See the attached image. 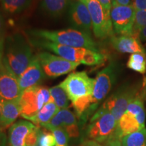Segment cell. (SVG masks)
Listing matches in <instances>:
<instances>
[{
    "mask_svg": "<svg viewBox=\"0 0 146 146\" xmlns=\"http://www.w3.org/2000/svg\"><path fill=\"white\" fill-rule=\"evenodd\" d=\"M34 56L31 45L21 35L14 34L5 40L3 58L18 77L28 68Z\"/></svg>",
    "mask_w": 146,
    "mask_h": 146,
    "instance_id": "1",
    "label": "cell"
},
{
    "mask_svg": "<svg viewBox=\"0 0 146 146\" xmlns=\"http://www.w3.org/2000/svg\"><path fill=\"white\" fill-rule=\"evenodd\" d=\"M29 33L36 39L46 40L67 46L82 47L98 52L96 43L92 39L91 35L74 29L60 31L32 29L29 31Z\"/></svg>",
    "mask_w": 146,
    "mask_h": 146,
    "instance_id": "2",
    "label": "cell"
},
{
    "mask_svg": "<svg viewBox=\"0 0 146 146\" xmlns=\"http://www.w3.org/2000/svg\"><path fill=\"white\" fill-rule=\"evenodd\" d=\"M117 125L114 116L100 108L91 118L87 128V135L91 140L105 143L114 135Z\"/></svg>",
    "mask_w": 146,
    "mask_h": 146,
    "instance_id": "3",
    "label": "cell"
},
{
    "mask_svg": "<svg viewBox=\"0 0 146 146\" xmlns=\"http://www.w3.org/2000/svg\"><path fill=\"white\" fill-rule=\"evenodd\" d=\"M52 99L50 89L46 87H31L24 91L20 99L21 116L29 120L34 116L46 104Z\"/></svg>",
    "mask_w": 146,
    "mask_h": 146,
    "instance_id": "4",
    "label": "cell"
},
{
    "mask_svg": "<svg viewBox=\"0 0 146 146\" xmlns=\"http://www.w3.org/2000/svg\"><path fill=\"white\" fill-rule=\"evenodd\" d=\"M87 5L92 22V29L96 37L104 39L114 36L110 11L104 9L98 0H80Z\"/></svg>",
    "mask_w": 146,
    "mask_h": 146,
    "instance_id": "5",
    "label": "cell"
},
{
    "mask_svg": "<svg viewBox=\"0 0 146 146\" xmlns=\"http://www.w3.org/2000/svg\"><path fill=\"white\" fill-rule=\"evenodd\" d=\"M94 83L95 79L89 77L86 71H81L70 73L59 85L72 103L80 98L92 96Z\"/></svg>",
    "mask_w": 146,
    "mask_h": 146,
    "instance_id": "6",
    "label": "cell"
},
{
    "mask_svg": "<svg viewBox=\"0 0 146 146\" xmlns=\"http://www.w3.org/2000/svg\"><path fill=\"white\" fill-rule=\"evenodd\" d=\"M139 92L137 85H123L106 101L101 108L108 111L117 122L127 111L128 106Z\"/></svg>",
    "mask_w": 146,
    "mask_h": 146,
    "instance_id": "7",
    "label": "cell"
},
{
    "mask_svg": "<svg viewBox=\"0 0 146 146\" xmlns=\"http://www.w3.org/2000/svg\"><path fill=\"white\" fill-rule=\"evenodd\" d=\"M119 66L114 62L98 72L95 79L92 94L93 110H95L99 104L106 97L117 78Z\"/></svg>",
    "mask_w": 146,
    "mask_h": 146,
    "instance_id": "8",
    "label": "cell"
},
{
    "mask_svg": "<svg viewBox=\"0 0 146 146\" xmlns=\"http://www.w3.org/2000/svg\"><path fill=\"white\" fill-rule=\"evenodd\" d=\"M136 9L133 3L119 5L112 3L110 17L114 32L119 35L133 36Z\"/></svg>",
    "mask_w": 146,
    "mask_h": 146,
    "instance_id": "9",
    "label": "cell"
},
{
    "mask_svg": "<svg viewBox=\"0 0 146 146\" xmlns=\"http://www.w3.org/2000/svg\"><path fill=\"white\" fill-rule=\"evenodd\" d=\"M45 75L50 78L64 75L75 70L81 64L67 60L47 52L36 55Z\"/></svg>",
    "mask_w": 146,
    "mask_h": 146,
    "instance_id": "10",
    "label": "cell"
},
{
    "mask_svg": "<svg viewBox=\"0 0 146 146\" xmlns=\"http://www.w3.org/2000/svg\"><path fill=\"white\" fill-rule=\"evenodd\" d=\"M22 94L18 77L3 58V65L0 71V102L20 100Z\"/></svg>",
    "mask_w": 146,
    "mask_h": 146,
    "instance_id": "11",
    "label": "cell"
},
{
    "mask_svg": "<svg viewBox=\"0 0 146 146\" xmlns=\"http://www.w3.org/2000/svg\"><path fill=\"white\" fill-rule=\"evenodd\" d=\"M30 42L34 46L54 52L60 57L74 62L81 64L83 56L87 49L74 47L59 44L54 42L41 39H31Z\"/></svg>",
    "mask_w": 146,
    "mask_h": 146,
    "instance_id": "12",
    "label": "cell"
},
{
    "mask_svg": "<svg viewBox=\"0 0 146 146\" xmlns=\"http://www.w3.org/2000/svg\"><path fill=\"white\" fill-rule=\"evenodd\" d=\"M68 21L73 29L91 35V18L87 5L80 0H74L68 9Z\"/></svg>",
    "mask_w": 146,
    "mask_h": 146,
    "instance_id": "13",
    "label": "cell"
},
{
    "mask_svg": "<svg viewBox=\"0 0 146 146\" xmlns=\"http://www.w3.org/2000/svg\"><path fill=\"white\" fill-rule=\"evenodd\" d=\"M43 128L49 131L61 128L66 131L70 137H77L79 135V129L75 115L68 108L60 109L51 121Z\"/></svg>",
    "mask_w": 146,
    "mask_h": 146,
    "instance_id": "14",
    "label": "cell"
},
{
    "mask_svg": "<svg viewBox=\"0 0 146 146\" xmlns=\"http://www.w3.org/2000/svg\"><path fill=\"white\" fill-rule=\"evenodd\" d=\"M45 77L46 75L42 68L39 58L36 56H35L28 68L18 77L22 93L30 87L40 85Z\"/></svg>",
    "mask_w": 146,
    "mask_h": 146,
    "instance_id": "15",
    "label": "cell"
},
{
    "mask_svg": "<svg viewBox=\"0 0 146 146\" xmlns=\"http://www.w3.org/2000/svg\"><path fill=\"white\" fill-rule=\"evenodd\" d=\"M36 126L26 120H19L9 130V146H27V137Z\"/></svg>",
    "mask_w": 146,
    "mask_h": 146,
    "instance_id": "16",
    "label": "cell"
},
{
    "mask_svg": "<svg viewBox=\"0 0 146 146\" xmlns=\"http://www.w3.org/2000/svg\"><path fill=\"white\" fill-rule=\"evenodd\" d=\"M112 47L118 52L123 54L143 53L146 54L145 50L141 45L140 40L131 35L113 36L110 38Z\"/></svg>",
    "mask_w": 146,
    "mask_h": 146,
    "instance_id": "17",
    "label": "cell"
},
{
    "mask_svg": "<svg viewBox=\"0 0 146 146\" xmlns=\"http://www.w3.org/2000/svg\"><path fill=\"white\" fill-rule=\"evenodd\" d=\"M2 110L0 117V125L3 128L10 126L21 115L20 100L16 101H3Z\"/></svg>",
    "mask_w": 146,
    "mask_h": 146,
    "instance_id": "18",
    "label": "cell"
},
{
    "mask_svg": "<svg viewBox=\"0 0 146 146\" xmlns=\"http://www.w3.org/2000/svg\"><path fill=\"white\" fill-rule=\"evenodd\" d=\"M143 129L133 115L126 112L118 121L115 135L121 139L123 137Z\"/></svg>",
    "mask_w": 146,
    "mask_h": 146,
    "instance_id": "19",
    "label": "cell"
},
{
    "mask_svg": "<svg viewBox=\"0 0 146 146\" xmlns=\"http://www.w3.org/2000/svg\"><path fill=\"white\" fill-rule=\"evenodd\" d=\"M60 110L52 99L40 110L37 114L29 120L36 126L43 127L50 123L55 115L59 112Z\"/></svg>",
    "mask_w": 146,
    "mask_h": 146,
    "instance_id": "20",
    "label": "cell"
},
{
    "mask_svg": "<svg viewBox=\"0 0 146 146\" xmlns=\"http://www.w3.org/2000/svg\"><path fill=\"white\" fill-rule=\"evenodd\" d=\"M74 0H41V8L47 15L60 17L70 8Z\"/></svg>",
    "mask_w": 146,
    "mask_h": 146,
    "instance_id": "21",
    "label": "cell"
},
{
    "mask_svg": "<svg viewBox=\"0 0 146 146\" xmlns=\"http://www.w3.org/2000/svg\"><path fill=\"white\" fill-rule=\"evenodd\" d=\"M144 100L141 92L138 93L135 98L133 99L128 106L126 112L130 113L137 120L139 124L142 128H145V112L144 108Z\"/></svg>",
    "mask_w": 146,
    "mask_h": 146,
    "instance_id": "22",
    "label": "cell"
},
{
    "mask_svg": "<svg viewBox=\"0 0 146 146\" xmlns=\"http://www.w3.org/2000/svg\"><path fill=\"white\" fill-rule=\"evenodd\" d=\"M33 0H0V5L5 12L12 15L21 14L30 6Z\"/></svg>",
    "mask_w": 146,
    "mask_h": 146,
    "instance_id": "23",
    "label": "cell"
},
{
    "mask_svg": "<svg viewBox=\"0 0 146 146\" xmlns=\"http://www.w3.org/2000/svg\"><path fill=\"white\" fill-rule=\"evenodd\" d=\"M121 143L123 146H146V128L123 137Z\"/></svg>",
    "mask_w": 146,
    "mask_h": 146,
    "instance_id": "24",
    "label": "cell"
},
{
    "mask_svg": "<svg viewBox=\"0 0 146 146\" xmlns=\"http://www.w3.org/2000/svg\"><path fill=\"white\" fill-rule=\"evenodd\" d=\"M127 67L141 74L146 72V54L134 53L131 55L127 64Z\"/></svg>",
    "mask_w": 146,
    "mask_h": 146,
    "instance_id": "25",
    "label": "cell"
},
{
    "mask_svg": "<svg viewBox=\"0 0 146 146\" xmlns=\"http://www.w3.org/2000/svg\"><path fill=\"white\" fill-rule=\"evenodd\" d=\"M50 94L54 103L60 109L68 108V98L65 91L60 85H56L50 89Z\"/></svg>",
    "mask_w": 146,
    "mask_h": 146,
    "instance_id": "26",
    "label": "cell"
},
{
    "mask_svg": "<svg viewBox=\"0 0 146 146\" xmlns=\"http://www.w3.org/2000/svg\"><path fill=\"white\" fill-rule=\"evenodd\" d=\"M106 56L101 52L87 50L84 54L81 64L87 66H96L104 62Z\"/></svg>",
    "mask_w": 146,
    "mask_h": 146,
    "instance_id": "27",
    "label": "cell"
},
{
    "mask_svg": "<svg viewBox=\"0 0 146 146\" xmlns=\"http://www.w3.org/2000/svg\"><path fill=\"white\" fill-rule=\"evenodd\" d=\"M144 27H146V10H136L133 36L138 39L137 35L139 32Z\"/></svg>",
    "mask_w": 146,
    "mask_h": 146,
    "instance_id": "28",
    "label": "cell"
},
{
    "mask_svg": "<svg viewBox=\"0 0 146 146\" xmlns=\"http://www.w3.org/2000/svg\"><path fill=\"white\" fill-rule=\"evenodd\" d=\"M38 144L39 146H56V140L53 133L45 131V129L41 130L40 127Z\"/></svg>",
    "mask_w": 146,
    "mask_h": 146,
    "instance_id": "29",
    "label": "cell"
},
{
    "mask_svg": "<svg viewBox=\"0 0 146 146\" xmlns=\"http://www.w3.org/2000/svg\"><path fill=\"white\" fill-rule=\"evenodd\" d=\"M52 133L56 140V146H68L69 135L66 131L61 128L53 129Z\"/></svg>",
    "mask_w": 146,
    "mask_h": 146,
    "instance_id": "30",
    "label": "cell"
},
{
    "mask_svg": "<svg viewBox=\"0 0 146 146\" xmlns=\"http://www.w3.org/2000/svg\"><path fill=\"white\" fill-rule=\"evenodd\" d=\"M104 143L105 146H123L121 143V139L115 135L107 141H106Z\"/></svg>",
    "mask_w": 146,
    "mask_h": 146,
    "instance_id": "31",
    "label": "cell"
},
{
    "mask_svg": "<svg viewBox=\"0 0 146 146\" xmlns=\"http://www.w3.org/2000/svg\"><path fill=\"white\" fill-rule=\"evenodd\" d=\"M133 5L136 10H146V0H135Z\"/></svg>",
    "mask_w": 146,
    "mask_h": 146,
    "instance_id": "32",
    "label": "cell"
},
{
    "mask_svg": "<svg viewBox=\"0 0 146 146\" xmlns=\"http://www.w3.org/2000/svg\"><path fill=\"white\" fill-rule=\"evenodd\" d=\"M4 45H5V38L2 37L0 39V71L3 65V54H4Z\"/></svg>",
    "mask_w": 146,
    "mask_h": 146,
    "instance_id": "33",
    "label": "cell"
},
{
    "mask_svg": "<svg viewBox=\"0 0 146 146\" xmlns=\"http://www.w3.org/2000/svg\"><path fill=\"white\" fill-rule=\"evenodd\" d=\"M98 1L101 3L104 10L110 11L111 8H112V0H98Z\"/></svg>",
    "mask_w": 146,
    "mask_h": 146,
    "instance_id": "34",
    "label": "cell"
},
{
    "mask_svg": "<svg viewBox=\"0 0 146 146\" xmlns=\"http://www.w3.org/2000/svg\"><path fill=\"white\" fill-rule=\"evenodd\" d=\"M80 146H104L102 145L101 143L99 142L94 141V140H86V141H84L83 143L81 144Z\"/></svg>",
    "mask_w": 146,
    "mask_h": 146,
    "instance_id": "35",
    "label": "cell"
},
{
    "mask_svg": "<svg viewBox=\"0 0 146 146\" xmlns=\"http://www.w3.org/2000/svg\"><path fill=\"white\" fill-rule=\"evenodd\" d=\"M137 37L141 41L146 42V27H144L139 31Z\"/></svg>",
    "mask_w": 146,
    "mask_h": 146,
    "instance_id": "36",
    "label": "cell"
},
{
    "mask_svg": "<svg viewBox=\"0 0 146 146\" xmlns=\"http://www.w3.org/2000/svg\"><path fill=\"white\" fill-rule=\"evenodd\" d=\"M5 32V23H4V20L2 15L0 13V39L3 36V34Z\"/></svg>",
    "mask_w": 146,
    "mask_h": 146,
    "instance_id": "37",
    "label": "cell"
},
{
    "mask_svg": "<svg viewBox=\"0 0 146 146\" xmlns=\"http://www.w3.org/2000/svg\"><path fill=\"white\" fill-rule=\"evenodd\" d=\"M131 0H112V3H116L119 5H129L131 4Z\"/></svg>",
    "mask_w": 146,
    "mask_h": 146,
    "instance_id": "38",
    "label": "cell"
},
{
    "mask_svg": "<svg viewBox=\"0 0 146 146\" xmlns=\"http://www.w3.org/2000/svg\"><path fill=\"white\" fill-rule=\"evenodd\" d=\"M143 100H146V81H143V87H142L141 91H140Z\"/></svg>",
    "mask_w": 146,
    "mask_h": 146,
    "instance_id": "39",
    "label": "cell"
},
{
    "mask_svg": "<svg viewBox=\"0 0 146 146\" xmlns=\"http://www.w3.org/2000/svg\"><path fill=\"white\" fill-rule=\"evenodd\" d=\"M1 110H2V104H1V102H0V117H1Z\"/></svg>",
    "mask_w": 146,
    "mask_h": 146,
    "instance_id": "40",
    "label": "cell"
},
{
    "mask_svg": "<svg viewBox=\"0 0 146 146\" xmlns=\"http://www.w3.org/2000/svg\"><path fill=\"white\" fill-rule=\"evenodd\" d=\"M3 129V128L1 127V125H0V135H1V131H2V129Z\"/></svg>",
    "mask_w": 146,
    "mask_h": 146,
    "instance_id": "41",
    "label": "cell"
},
{
    "mask_svg": "<svg viewBox=\"0 0 146 146\" xmlns=\"http://www.w3.org/2000/svg\"><path fill=\"white\" fill-rule=\"evenodd\" d=\"M143 81H146V76L145 78H144V79H143Z\"/></svg>",
    "mask_w": 146,
    "mask_h": 146,
    "instance_id": "42",
    "label": "cell"
},
{
    "mask_svg": "<svg viewBox=\"0 0 146 146\" xmlns=\"http://www.w3.org/2000/svg\"><path fill=\"white\" fill-rule=\"evenodd\" d=\"M33 146H39V144H36V145H33Z\"/></svg>",
    "mask_w": 146,
    "mask_h": 146,
    "instance_id": "43",
    "label": "cell"
},
{
    "mask_svg": "<svg viewBox=\"0 0 146 146\" xmlns=\"http://www.w3.org/2000/svg\"><path fill=\"white\" fill-rule=\"evenodd\" d=\"M0 146H1V141H0Z\"/></svg>",
    "mask_w": 146,
    "mask_h": 146,
    "instance_id": "44",
    "label": "cell"
}]
</instances>
